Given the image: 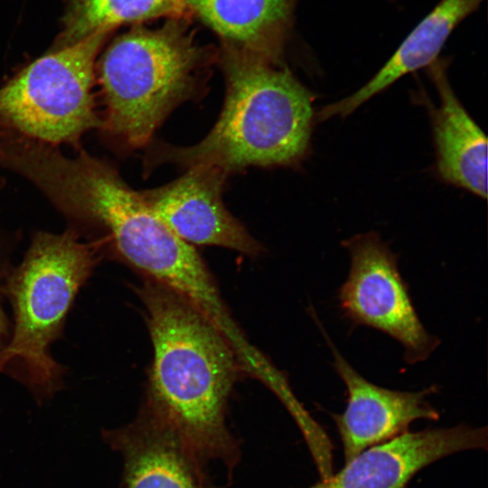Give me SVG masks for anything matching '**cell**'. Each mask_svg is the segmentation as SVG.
<instances>
[{
  "mask_svg": "<svg viewBox=\"0 0 488 488\" xmlns=\"http://www.w3.org/2000/svg\"><path fill=\"white\" fill-rule=\"evenodd\" d=\"M139 294L154 352L143 408L171 424L205 463L221 462L230 475L240 458L226 424L241 368L232 346L202 311L166 286L148 278Z\"/></svg>",
  "mask_w": 488,
  "mask_h": 488,
  "instance_id": "obj_1",
  "label": "cell"
},
{
  "mask_svg": "<svg viewBox=\"0 0 488 488\" xmlns=\"http://www.w3.org/2000/svg\"><path fill=\"white\" fill-rule=\"evenodd\" d=\"M218 59L226 96L211 130L191 146L153 147L147 167L206 164L229 174L248 166L299 164L307 154L314 121L310 91L285 64L226 48Z\"/></svg>",
  "mask_w": 488,
  "mask_h": 488,
  "instance_id": "obj_2",
  "label": "cell"
},
{
  "mask_svg": "<svg viewBox=\"0 0 488 488\" xmlns=\"http://www.w3.org/2000/svg\"><path fill=\"white\" fill-rule=\"evenodd\" d=\"M218 54L195 40L189 18L136 24L116 38L96 67L103 140L120 151L146 145L177 106L204 92Z\"/></svg>",
  "mask_w": 488,
  "mask_h": 488,
  "instance_id": "obj_3",
  "label": "cell"
},
{
  "mask_svg": "<svg viewBox=\"0 0 488 488\" xmlns=\"http://www.w3.org/2000/svg\"><path fill=\"white\" fill-rule=\"evenodd\" d=\"M100 257L95 244L70 227L61 233H33L23 259L11 267L4 285L14 324L0 350V372L40 394L61 386L63 370L50 346L61 337L74 299Z\"/></svg>",
  "mask_w": 488,
  "mask_h": 488,
  "instance_id": "obj_4",
  "label": "cell"
},
{
  "mask_svg": "<svg viewBox=\"0 0 488 488\" xmlns=\"http://www.w3.org/2000/svg\"><path fill=\"white\" fill-rule=\"evenodd\" d=\"M111 33H95L48 51L0 87V129L43 144L83 148L101 125L94 86L98 56Z\"/></svg>",
  "mask_w": 488,
  "mask_h": 488,
  "instance_id": "obj_5",
  "label": "cell"
},
{
  "mask_svg": "<svg viewBox=\"0 0 488 488\" xmlns=\"http://www.w3.org/2000/svg\"><path fill=\"white\" fill-rule=\"evenodd\" d=\"M343 245L351 258L348 277L337 296L343 316L395 339L403 346L408 363L427 359L439 340L421 323L398 257L375 231L355 235Z\"/></svg>",
  "mask_w": 488,
  "mask_h": 488,
  "instance_id": "obj_6",
  "label": "cell"
},
{
  "mask_svg": "<svg viewBox=\"0 0 488 488\" xmlns=\"http://www.w3.org/2000/svg\"><path fill=\"white\" fill-rule=\"evenodd\" d=\"M227 175L220 168L198 164L167 184L140 192L158 218L183 241L258 256L261 246L222 201Z\"/></svg>",
  "mask_w": 488,
  "mask_h": 488,
  "instance_id": "obj_7",
  "label": "cell"
},
{
  "mask_svg": "<svg viewBox=\"0 0 488 488\" xmlns=\"http://www.w3.org/2000/svg\"><path fill=\"white\" fill-rule=\"evenodd\" d=\"M335 371L346 387V407L331 414L343 446L344 462L367 448L408 431L418 419L438 420L439 412L427 397L437 390L431 386L419 391H402L378 386L362 377L341 354L327 333Z\"/></svg>",
  "mask_w": 488,
  "mask_h": 488,
  "instance_id": "obj_8",
  "label": "cell"
},
{
  "mask_svg": "<svg viewBox=\"0 0 488 488\" xmlns=\"http://www.w3.org/2000/svg\"><path fill=\"white\" fill-rule=\"evenodd\" d=\"M486 427L408 431L361 452L336 474L308 488H408L413 477L429 465L471 449L486 450Z\"/></svg>",
  "mask_w": 488,
  "mask_h": 488,
  "instance_id": "obj_9",
  "label": "cell"
},
{
  "mask_svg": "<svg viewBox=\"0 0 488 488\" xmlns=\"http://www.w3.org/2000/svg\"><path fill=\"white\" fill-rule=\"evenodd\" d=\"M108 439L124 459L126 488H217L205 463L169 423L142 408Z\"/></svg>",
  "mask_w": 488,
  "mask_h": 488,
  "instance_id": "obj_10",
  "label": "cell"
},
{
  "mask_svg": "<svg viewBox=\"0 0 488 488\" xmlns=\"http://www.w3.org/2000/svg\"><path fill=\"white\" fill-rule=\"evenodd\" d=\"M440 104L432 110L436 172L446 183L487 197V139L453 90L446 62L428 67Z\"/></svg>",
  "mask_w": 488,
  "mask_h": 488,
  "instance_id": "obj_11",
  "label": "cell"
},
{
  "mask_svg": "<svg viewBox=\"0 0 488 488\" xmlns=\"http://www.w3.org/2000/svg\"><path fill=\"white\" fill-rule=\"evenodd\" d=\"M298 1L190 0L189 3L192 15L197 16L219 36L222 48L284 64V52Z\"/></svg>",
  "mask_w": 488,
  "mask_h": 488,
  "instance_id": "obj_12",
  "label": "cell"
},
{
  "mask_svg": "<svg viewBox=\"0 0 488 488\" xmlns=\"http://www.w3.org/2000/svg\"><path fill=\"white\" fill-rule=\"evenodd\" d=\"M483 0H440L405 37L378 72L358 90L317 113V120L344 117L406 74L428 68L438 59L455 29Z\"/></svg>",
  "mask_w": 488,
  "mask_h": 488,
  "instance_id": "obj_13",
  "label": "cell"
},
{
  "mask_svg": "<svg viewBox=\"0 0 488 488\" xmlns=\"http://www.w3.org/2000/svg\"><path fill=\"white\" fill-rule=\"evenodd\" d=\"M190 0H66L62 28L49 51L74 44L99 32L164 18L192 16Z\"/></svg>",
  "mask_w": 488,
  "mask_h": 488,
  "instance_id": "obj_14",
  "label": "cell"
},
{
  "mask_svg": "<svg viewBox=\"0 0 488 488\" xmlns=\"http://www.w3.org/2000/svg\"><path fill=\"white\" fill-rule=\"evenodd\" d=\"M5 185V180L0 176V197ZM20 236L18 230L11 231L5 228L0 220V350L7 343L10 336L9 323L2 305L4 285L12 267L9 265V257L17 242H19Z\"/></svg>",
  "mask_w": 488,
  "mask_h": 488,
  "instance_id": "obj_15",
  "label": "cell"
}]
</instances>
